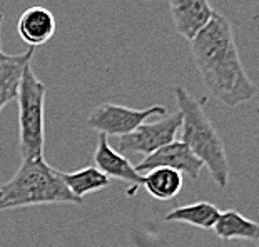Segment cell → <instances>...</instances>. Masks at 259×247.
Segmentation results:
<instances>
[{"label": "cell", "mask_w": 259, "mask_h": 247, "mask_svg": "<svg viewBox=\"0 0 259 247\" xmlns=\"http://www.w3.org/2000/svg\"><path fill=\"white\" fill-rule=\"evenodd\" d=\"M172 92L178 111L183 114V142L204 164L218 187L226 189L229 184V161L226 147L211 119L204 112L202 101H197L183 85H176Z\"/></svg>", "instance_id": "cell-2"}, {"label": "cell", "mask_w": 259, "mask_h": 247, "mask_svg": "<svg viewBox=\"0 0 259 247\" xmlns=\"http://www.w3.org/2000/svg\"><path fill=\"white\" fill-rule=\"evenodd\" d=\"M47 87L27 65L19 87V139L22 159L44 157V109Z\"/></svg>", "instance_id": "cell-4"}, {"label": "cell", "mask_w": 259, "mask_h": 247, "mask_svg": "<svg viewBox=\"0 0 259 247\" xmlns=\"http://www.w3.org/2000/svg\"><path fill=\"white\" fill-rule=\"evenodd\" d=\"M219 216L221 211L211 202H194V204L176 207L167 212L164 219L166 222H181L199 229H214Z\"/></svg>", "instance_id": "cell-13"}, {"label": "cell", "mask_w": 259, "mask_h": 247, "mask_svg": "<svg viewBox=\"0 0 259 247\" xmlns=\"http://www.w3.org/2000/svg\"><path fill=\"white\" fill-rule=\"evenodd\" d=\"M62 179L67 184V187L72 190V194L79 199H84V195L92 194V192L106 189L111 184V179L97 167H85L70 174L62 172Z\"/></svg>", "instance_id": "cell-15"}, {"label": "cell", "mask_w": 259, "mask_h": 247, "mask_svg": "<svg viewBox=\"0 0 259 247\" xmlns=\"http://www.w3.org/2000/svg\"><path fill=\"white\" fill-rule=\"evenodd\" d=\"M152 115H167V109L162 106H151L147 109H132L117 104H101L87 117V125L104 135L124 137L151 119Z\"/></svg>", "instance_id": "cell-5"}, {"label": "cell", "mask_w": 259, "mask_h": 247, "mask_svg": "<svg viewBox=\"0 0 259 247\" xmlns=\"http://www.w3.org/2000/svg\"><path fill=\"white\" fill-rule=\"evenodd\" d=\"M2 24H4V14L0 12V34H2ZM0 45H2V40H0ZM0 52H2V47H0Z\"/></svg>", "instance_id": "cell-16"}, {"label": "cell", "mask_w": 259, "mask_h": 247, "mask_svg": "<svg viewBox=\"0 0 259 247\" xmlns=\"http://www.w3.org/2000/svg\"><path fill=\"white\" fill-rule=\"evenodd\" d=\"M38 204H82L64 182L62 172L44 157L25 159L15 175L0 187V211Z\"/></svg>", "instance_id": "cell-3"}, {"label": "cell", "mask_w": 259, "mask_h": 247, "mask_svg": "<svg viewBox=\"0 0 259 247\" xmlns=\"http://www.w3.org/2000/svg\"><path fill=\"white\" fill-rule=\"evenodd\" d=\"M94 162H96L99 171L106 174L107 177H114L117 180H122V182L132 184L131 192L142 185V175L136 171V167L132 166L127 157L117 152L109 144L107 135L104 134H99Z\"/></svg>", "instance_id": "cell-9"}, {"label": "cell", "mask_w": 259, "mask_h": 247, "mask_svg": "<svg viewBox=\"0 0 259 247\" xmlns=\"http://www.w3.org/2000/svg\"><path fill=\"white\" fill-rule=\"evenodd\" d=\"M183 174L167 167H157L142 177V187L157 201H170L183 189Z\"/></svg>", "instance_id": "cell-12"}, {"label": "cell", "mask_w": 259, "mask_h": 247, "mask_svg": "<svg viewBox=\"0 0 259 247\" xmlns=\"http://www.w3.org/2000/svg\"><path fill=\"white\" fill-rule=\"evenodd\" d=\"M257 247H259V245H257Z\"/></svg>", "instance_id": "cell-17"}, {"label": "cell", "mask_w": 259, "mask_h": 247, "mask_svg": "<svg viewBox=\"0 0 259 247\" xmlns=\"http://www.w3.org/2000/svg\"><path fill=\"white\" fill-rule=\"evenodd\" d=\"M57 22L54 14L46 7L40 5H34V7L27 9L24 14L20 15L17 32L20 38L30 47L44 45L52 38L56 34Z\"/></svg>", "instance_id": "cell-10"}, {"label": "cell", "mask_w": 259, "mask_h": 247, "mask_svg": "<svg viewBox=\"0 0 259 247\" xmlns=\"http://www.w3.org/2000/svg\"><path fill=\"white\" fill-rule=\"evenodd\" d=\"M32 57L34 47L15 56L0 52V112L10 101L17 98L22 75L27 65H30Z\"/></svg>", "instance_id": "cell-11"}, {"label": "cell", "mask_w": 259, "mask_h": 247, "mask_svg": "<svg viewBox=\"0 0 259 247\" xmlns=\"http://www.w3.org/2000/svg\"><path fill=\"white\" fill-rule=\"evenodd\" d=\"M214 232H216L218 237L224 240H259V224L236 211H226L219 216L216 226H214Z\"/></svg>", "instance_id": "cell-14"}, {"label": "cell", "mask_w": 259, "mask_h": 247, "mask_svg": "<svg viewBox=\"0 0 259 247\" xmlns=\"http://www.w3.org/2000/svg\"><path fill=\"white\" fill-rule=\"evenodd\" d=\"M176 30L186 40H192L209 24L216 10L209 0H169Z\"/></svg>", "instance_id": "cell-8"}, {"label": "cell", "mask_w": 259, "mask_h": 247, "mask_svg": "<svg viewBox=\"0 0 259 247\" xmlns=\"http://www.w3.org/2000/svg\"><path fill=\"white\" fill-rule=\"evenodd\" d=\"M183 125V114L179 111L167 114L156 122L139 125L134 132L124 137H117L115 140V151L117 152H137L151 156L156 151L166 147L170 142H174L176 134Z\"/></svg>", "instance_id": "cell-6"}, {"label": "cell", "mask_w": 259, "mask_h": 247, "mask_svg": "<svg viewBox=\"0 0 259 247\" xmlns=\"http://www.w3.org/2000/svg\"><path fill=\"white\" fill-rule=\"evenodd\" d=\"M157 167H167L174 169L181 174L191 175L192 179L199 177L201 171L204 169V164L197 159L192 151L187 147L183 140H174L167 144L162 149L156 151L151 156H147L139 166H136V171L139 174H147L152 169Z\"/></svg>", "instance_id": "cell-7"}, {"label": "cell", "mask_w": 259, "mask_h": 247, "mask_svg": "<svg viewBox=\"0 0 259 247\" xmlns=\"http://www.w3.org/2000/svg\"><path fill=\"white\" fill-rule=\"evenodd\" d=\"M189 48L206 89L226 107H239L256 97L257 87L241 62L233 25L226 15L216 10L189 42Z\"/></svg>", "instance_id": "cell-1"}]
</instances>
